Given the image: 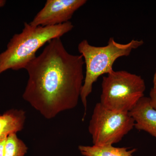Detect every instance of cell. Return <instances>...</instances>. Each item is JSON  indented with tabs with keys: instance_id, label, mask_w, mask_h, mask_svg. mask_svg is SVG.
<instances>
[{
	"instance_id": "obj_1",
	"label": "cell",
	"mask_w": 156,
	"mask_h": 156,
	"mask_svg": "<svg viewBox=\"0 0 156 156\" xmlns=\"http://www.w3.org/2000/svg\"><path fill=\"white\" fill-rule=\"evenodd\" d=\"M82 55H73L60 38L53 39L25 69L23 99L48 119L77 105L84 80Z\"/></svg>"
},
{
	"instance_id": "obj_2",
	"label": "cell",
	"mask_w": 156,
	"mask_h": 156,
	"mask_svg": "<svg viewBox=\"0 0 156 156\" xmlns=\"http://www.w3.org/2000/svg\"><path fill=\"white\" fill-rule=\"evenodd\" d=\"M70 21L52 26H34L25 22L20 33L15 34L10 40L7 49L0 53V75L9 69H25L36 57V53L46 43L61 38L72 30Z\"/></svg>"
},
{
	"instance_id": "obj_3",
	"label": "cell",
	"mask_w": 156,
	"mask_h": 156,
	"mask_svg": "<svg viewBox=\"0 0 156 156\" xmlns=\"http://www.w3.org/2000/svg\"><path fill=\"white\" fill-rule=\"evenodd\" d=\"M144 44L143 40L134 39L127 44H121L113 37L110 38L108 44L103 47L92 46L87 40L79 43L78 51L84 58L86 69L80 95L85 109L83 120L87 113V98L92 93L94 83L100 76L108 74L114 70L113 66L118 58L129 56L133 50Z\"/></svg>"
},
{
	"instance_id": "obj_4",
	"label": "cell",
	"mask_w": 156,
	"mask_h": 156,
	"mask_svg": "<svg viewBox=\"0 0 156 156\" xmlns=\"http://www.w3.org/2000/svg\"><path fill=\"white\" fill-rule=\"evenodd\" d=\"M100 103L111 110L130 112L144 97L146 85L141 76L125 70L113 71L104 76Z\"/></svg>"
},
{
	"instance_id": "obj_5",
	"label": "cell",
	"mask_w": 156,
	"mask_h": 156,
	"mask_svg": "<svg viewBox=\"0 0 156 156\" xmlns=\"http://www.w3.org/2000/svg\"><path fill=\"white\" fill-rule=\"evenodd\" d=\"M135 122L129 112L108 109L96 103L89 122V131L93 145L118 143L134 128Z\"/></svg>"
},
{
	"instance_id": "obj_6",
	"label": "cell",
	"mask_w": 156,
	"mask_h": 156,
	"mask_svg": "<svg viewBox=\"0 0 156 156\" xmlns=\"http://www.w3.org/2000/svg\"><path fill=\"white\" fill-rule=\"evenodd\" d=\"M86 0H47L44 6L29 24L34 26H52L69 21Z\"/></svg>"
},
{
	"instance_id": "obj_7",
	"label": "cell",
	"mask_w": 156,
	"mask_h": 156,
	"mask_svg": "<svg viewBox=\"0 0 156 156\" xmlns=\"http://www.w3.org/2000/svg\"><path fill=\"white\" fill-rule=\"evenodd\" d=\"M129 112L135 122L134 128L156 139V110L152 106L149 97L142 98Z\"/></svg>"
},
{
	"instance_id": "obj_8",
	"label": "cell",
	"mask_w": 156,
	"mask_h": 156,
	"mask_svg": "<svg viewBox=\"0 0 156 156\" xmlns=\"http://www.w3.org/2000/svg\"><path fill=\"white\" fill-rule=\"evenodd\" d=\"M25 112L23 110L7 111L0 115V140L6 139L10 134H17L24 127Z\"/></svg>"
},
{
	"instance_id": "obj_9",
	"label": "cell",
	"mask_w": 156,
	"mask_h": 156,
	"mask_svg": "<svg viewBox=\"0 0 156 156\" xmlns=\"http://www.w3.org/2000/svg\"><path fill=\"white\" fill-rule=\"evenodd\" d=\"M78 148L84 156H133L136 151V148L129 150L128 147H115L112 145H80Z\"/></svg>"
},
{
	"instance_id": "obj_10",
	"label": "cell",
	"mask_w": 156,
	"mask_h": 156,
	"mask_svg": "<svg viewBox=\"0 0 156 156\" xmlns=\"http://www.w3.org/2000/svg\"><path fill=\"white\" fill-rule=\"evenodd\" d=\"M28 147L16 134H10L6 139L3 156H24Z\"/></svg>"
},
{
	"instance_id": "obj_11",
	"label": "cell",
	"mask_w": 156,
	"mask_h": 156,
	"mask_svg": "<svg viewBox=\"0 0 156 156\" xmlns=\"http://www.w3.org/2000/svg\"><path fill=\"white\" fill-rule=\"evenodd\" d=\"M149 98L152 106L156 110V89L153 88L151 89Z\"/></svg>"
},
{
	"instance_id": "obj_12",
	"label": "cell",
	"mask_w": 156,
	"mask_h": 156,
	"mask_svg": "<svg viewBox=\"0 0 156 156\" xmlns=\"http://www.w3.org/2000/svg\"><path fill=\"white\" fill-rule=\"evenodd\" d=\"M6 139L0 140V156H3L4 153V147Z\"/></svg>"
},
{
	"instance_id": "obj_13",
	"label": "cell",
	"mask_w": 156,
	"mask_h": 156,
	"mask_svg": "<svg viewBox=\"0 0 156 156\" xmlns=\"http://www.w3.org/2000/svg\"><path fill=\"white\" fill-rule=\"evenodd\" d=\"M153 83V88H154V89H156V68L155 72L154 74Z\"/></svg>"
},
{
	"instance_id": "obj_14",
	"label": "cell",
	"mask_w": 156,
	"mask_h": 156,
	"mask_svg": "<svg viewBox=\"0 0 156 156\" xmlns=\"http://www.w3.org/2000/svg\"><path fill=\"white\" fill-rule=\"evenodd\" d=\"M6 3L5 0H0V8L4 7Z\"/></svg>"
}]
</instances>
